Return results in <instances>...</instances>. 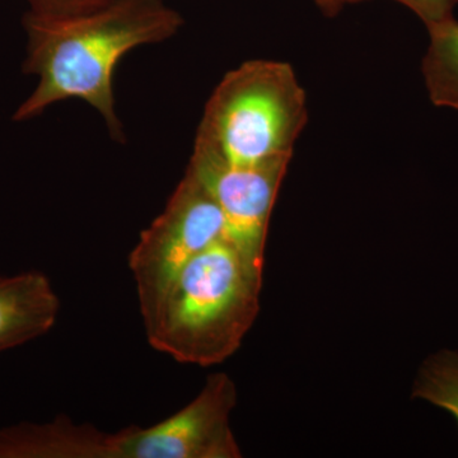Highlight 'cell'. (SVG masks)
I'll use <instances>...</instances> for the list:
<instances>
[{"label":"cell","instance_id":"2","mask_svg":"<svg viewBox=\"0 0 458 458\" xmlns=\"http://www.w3.org/2000/svg\"><path fill=\"white\" fill-rule=\"evenodd\" d=\"M261 288L262 274L222 238L181 271L146 328L148 342L179 363L221 364L255 324Z\"/></svg>","mask_w":458,"mask_h":458},{"label":"cell","instance_id":"10","mask_svg":"<svg viewBox=\"0 0 458 458\" xmlns=\"http://www.w3.org/2000/svg\"><path fill=\"white\" fill-rule=\"evenodd\" d=\"M412 397L445 410L458 423V352L443 349L429 355L419 369Z\"/></svg>","mask_w":458,"mask_h":458},{"label":"cell","instance_id":"8","mask_svg":"<svg viewBox=\"0 0 458 458\" xmlns=\"http://www.w3.org/2000/svg\"><path fill=\"white\" fill-rule=\"evenodd\" d=\"M59 313V297L41 271L0 276V352L49 333Z\"/></svg>","mask_w":458,"mask_h":458},{"label":"cell","instance_id":"1","mask_svg":"<svg viewBox=\"0 0 458 458\" xmlns=\"http://www.w3.org/2000/svg\"><path fill=\"white\" fill-rule=\"evenodd\" d=\"M183 22L165 0H114L72 16L27 12L23 72L38 81L13 114L14 122L35 119L57 102L81 99L101 114L111 138L123 143L114 102L117 66L137 47L174 38Z\"/></svg>","mask_w":458,"mask_h":458},{"label":"cell","instance_id":"12","mask_svg":"<svg viewBox=\"0 0 458 458\" xmlns=\"http://www.w3.org/2000/svg\"><path fill=\"white\" fill-rule=\"evenodd\" d=\"M29 12L42 16H72L110 4L114 0H26Z\"/></svg>","mask_w":458,"mask_h":458},{"label":"cell","instance_id":"4","mask_svg":"<svg viewBox=\"0 0 458 458\" xmlns=\"http://www.w3.org/2000/svg\"><path fill=\"white\" fill-rule=\"evenodd\" d=\"M225 238L219 205L192 172L186 170L164 212L140 233L129 256L140 315L149 327L183 267Z\"/></svg>","mask_w":458,"mask_h":458},{"label":"cell","instance_id":"5","mask_svg":"<svg viewBox=\"0 0 458 458\" xmlns=\"http://www.w3.org/2000/svg\"><path fill=\"white\" fill-rule=\"evenodd\" d=\"M237 403L233 379L208 377L203 390L176 414L149 428L114 433L116 458H240L229 417Z\"/></svg>","mask_w":458,"mask_h":458},{"label":"cell","instance_id":"6","mask_svg":"<svg viewBox=\"0 0 458 458\" xmlns=\"http://www.w3.org/2000/svg\"><path fill=\"white\" fill-rule=\"evenodd\" d=\"M291 157L254 165H232L192 150L188 170L221 208L225 238L259 273L264 274L271 213Z\"/></svg>","mask_w":458,"mask_h":458},{"label":"cell","instance_id":"9","mask_svg":"<svg viewBox=\"0 0 458 458\" xmlns=\"http://www.w3.org/2000/svg\"><path fill=\"white\" fill-rule=\"evenodd\" d=\"M429 45L421 64L434 106L458 110V21L454 17L427 26Z\"/></svg>","mask_w":458,"mask_h":458},{"label":"cell","instance_id":"3","mask_svg":"<svg viewBox=\"0 0 458 458\" xmlns=\"http://www.w3.org/2000/svg\"><path fill=\"white\" fill-rule=\"evenodd\" d=\"M309 120L306 92L288 63L256 59L216 87L199 125L195 152L232 165L293 157Z\"/></svg>","mask_w":458,"mask_h":458},{"label":"cell","instance_id":"11","mask_svg":"<svg viewBox=\"0 0 458 458\" xmlns=\"http://www.w3.org/2000/svg\"><path fill=\"white\" fill-rule=\"evenodd\" d=\"M369 2V0H337L340 8L349 4H360V3ZM408 7L426 26L430 23L439 22L454 17V9L458 5V0H394Z\"/></svg>","mask_w":458,"mask_h":458},{"label":"cell","instance_id":"7","mask_svg":"<svg viewBox=\"0 0 458 458\" xmlns=\"http://www.w3.org/2000/svg\"><path fill=\"white\" fill-rule=\"evenodd\" d=\"M0 458H116L114 433L65 417L0 429Z\"/></svg>","mask_w":458,"mask_h":458}]
</instances>
